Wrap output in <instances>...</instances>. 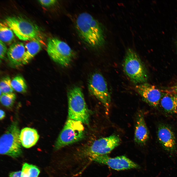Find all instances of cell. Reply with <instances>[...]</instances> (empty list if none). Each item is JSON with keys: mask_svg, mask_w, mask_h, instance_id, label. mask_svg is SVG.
Wrapping results in <instances>:
<instances>
[{"mask_svg": "<svg viewBox=\"0 0 177 177\" xmlns=\"http://www.w3.org/2000/svg\"><path fill=\"white\" fill-rule=\"evenodd\" d=\"M81 122L68 118L55 144L57 150L80 140L84 137V128Z\"/></svg>", "mask_w": 177, "mask_h": 177, "instance_id": "52a82bcc", "label": "cell"}, {"mask_svg": "<svg viewBox=\"0 0 177 177\" xmlns=\"http://www.w3.org/2000/svg\"><path fill=\"white\" fill-rule=\"evenodd\" d=\"M120 137L116 134L100 138L77 153V157L90 159L95 156L106 155L110 153L120 144Z\"/></svg>", "mask_w": 177, "mask_h": 177, "instance_id": "277c9868", "label": "cell"}, {"mask_svg": "<svg viewBox=\"0 0 177 177\" xmlns=\"http://www.w3.org/2000/svg\"><path fill=\"white\" fill-rule=\"evenodd\" d=\"M136 88L146 102L154 107L158 106L163 94L162 91L153 85L146 83L136 85Z\"/></svg>", "mask_w": 177, "mask_h": 177, "instance_id": "8fae6325", "label": "cell"}, {"mask_svg": "<svg viewBox=\"0 0 177 177\" xmlns=\"http://www.w3.org/2000/svg\"><path fill=\"white\" fill-rule=\"evenodd\" d=\"M26 49L25 60L26 64L41 49L42 46L39 40L35 39L30 41L25 45Z\"/></svg>", "mask_w": 177, "mask_h": 177, "instance_id": "e0dca14e", "label": "cell"}, {"mask_svg": "<svg viewBox=\"0 0 177 177\" xmlns=\"http://www.w3.org/2000/svg\"><path fill=\"white\" fill-rule=\"evenodd\" d=\"M13 32L5 23H0V40L8 44L11 43L15 38Z\"/></svg>", "mask_w": 177, "mask_h": 177, "instance_id": "ac0fdd59", "label": "cell"}, {"mask_svg": "<svg viewBox=\"0 0 177 177\" xmlns=\"http://www.w3.org/2000/svg\"><path fill=\"white\" fill-rule=\"evenodd\" d=\"M40 172L36 166L25 163L22 166L21 177H37Z\"/></svg>", "mask_w": 177, "mask_h": 177, "instance_id": "ffe728a7", "label": "cell"}, {"mask_svg": "<svg viewBox=\"0 0 177 177\" xmlns=\"http://www.w3.org/2000/svg\"><path fill=\"white\" fill-rule=\"evenodd\" d=\"M26 49L22 43L18 42L11 45L7 52L10 63L15 66L26 64L25 60Z\"/></svg>", "mask_w": 177, "mask_h": 177, "instance_id": "5bb4252c", "label": "cell"}, {"mask_svg": "<svg viewBox=\"0 0 177 177\" xmlns=\"http://www.w3.org/2000/svg\"><path fill=\"white\" fill-rule=\"evenodd\" d=\"M5 23L16 36L23 41L39 40L41 33L38 27L29 21L18 16H10L5 19Z\"/></svg>", "mask_w": 177, "mask_h": 177, "instance_id": "8992f818", "label": "cell"}, {"mask_svg": "<svg viewBox=\"0 0 177 177\" xmlns=\"http://www.w3.org/2000/svg\"><path fill=\"white\" fill-rule=\"evenodd\" d=\"M16 99V95L13 92L2 93L0 96L1 103L8 108H10L13 106Z\"/></svg>", "mask_w": 177, "mask_h": 177, "instance_id": "44dd1931", "label": "cell"}, {"mask_svg": "<svg viewBox=\"0 0 177 177\" xmlns=\"http://www.w3.org/2000/svg\"><path fill=\"white\" fill-rule=\"evenodd\" d=\"M157 134L159 141L165 150L171 153L176 151V138L170 127L164 124H160L158 127Z\"/></svg>", "mask_w": 177, "mask_h": 177, "instance_id": "7c38bea8", "label": "cell"}, {"mask_svg": "<svg viewBox=\"0 0 177 177\" xmlns=\"http://www.w3.org/2000/svg\"><path fill=\"white\" fill-rule=\"evenodd\" d=\"M173 90L177 91V85L173 87Z\"/></svg>", "mask_w": 177, "mask_h": 177, "instance_id": "484cf974", "label": "cell"}, {"mask_svg": "<svg viewBox=\"0 0 177 177\" xmlns=\"http://www.w3.org/2000/svg\"><path fill=\"white\" fill-rule=\"evenodd\" d=\"M149 137V133L142 112L139 111L136 114L134 133V140L137 144L145 145Z\"/></svg>", "mask_w": 177, "mask_h": 177, "instance_id": "4fadbf2b", "label": "cell"}, {"mask_svg": "<svg viewBox=\"0 0 177 177\" xmlns=\"http://www.w3.org/2000/svg\"><path fill=\"white\" fill-rule=\"evenodd\" d=\"M124 71L131 80L134 83L141 84L145 82L147 75L139 56L133 50H127L123 64Z\"/></svg>", "mask_w": 177, "mask_h": 177, "instance_id": "5b68a950", "label": "cell"}, {"mask_svg": "<svg viewBox=\"0 0 177 177\" xmlns=\"http://www.w3.org/2000/svg\"><path fill=\"white\" fill-rule=\"evenodd\" d=\"M47 50L52 59L63 67L69 66L74 57V52L68 45L56 38L49 39Z\"/></svg>", "mask_w": 177, "mask_h": 177, "instance_id": "ba28073f", "label": "cell"}, {"mask_svg": "<svg viewBox=\"0 0 177 177\" xmlns=\"http://www.w3.org/2000/svg\"><path fill=\"white\" fill-rule=\"evenodd\" d=\"M39 138V135L35 129L26 127L20 131V139L22 145L29 148L35 145Z\"/></svg>", "mask_w": 177, "mask_h": 177, "instance_id": "2e32d148", "label": "cell"}, {"mask_svg": "<svg viewBox=\"0 0 177 177\" xmlns=\"http://www.w3.org/2000/svg\"><path fill=\"white\" fill-rule=\"evenodd\" d=\"M11 82V79L8 76L4 77L1 79L0 82V89L2 93L13 92L14 89Z\"/></svg>", "mask_w": 177, "mask_h": 177, "instance_id": "7402d4cb", "label": "cell"}, {"mask_svg": "<svg viewBox=\"0 0 177 177\" xmlns=\"http://www.w3.org/2000/svg\"><path fill=\"white\" fill-rule=\"evenodd\" d=\"M0 119L2 120L5 117V113L4 111L2 110H0Z\"/></svg>", "mask_w": 177, "mask_h": 177, "instance_id": "d4e9b609", "label": "cell"}, {"mask_svg": "<svg viewBox=\"0 0 177 177\" xmlns=\"http://www.w3.org/2000/svg\"><path fill=\"white\" fill-rule=\"evenodd\" d=\"M89 160L99 163L108 166L111 168L117 170H121L137 168L138 164L124 156L111 158L107 155L96 156Z\"/></svg>", "mask_w": 177, "mask_h": 177, "instance_id": "30bf717a", "label": "cell"}, {"mask_svg": "<svg viewBox=\"0 0 177 177\" xmlns=\"http://www.w3.org/2000/svg\"><path fill=\"white\" fill-rule=\"evenodd\" d=\"M76 27L83 42L89 47L97 48L105 42L104 30L101 24L89 14L83 12L77 16Z\"/></svg>", "mask_w": 177, "mask_h": 177, "instance_id": "6da1fadb", "label": "cell"}, {"mask_svg": "<svg viewBox=\"0 0 177 177\" xmlns=\"http://www.w3.org/2000/svg\"><path fill=\"white\" fill-rule=\"evenodd\" d=\"M11 85L13 89L16 91L21 93L26 92L27 87L24 78L20 75L15 76L11 80Z\"/></svg>", "mask_w": 177, "mask_h": 177, "instance_id": "d6986e66", "label": "cell"}, {"mask_svg": "<svg viewBox=\"0 0 177 177\" xmlns=\"http://www.w3.org/2000/svg\"><path fill=\"white\" fill-rule=\"evenodd\" d=\"M68 118L88 124L89 113L81 88L75 87L68 91Z\"/></svg>", "mask_w": 177, "mask_h": 177, "instance_id": "7a4b0ae2", "label": "cell"}, {"mask_svg": "<svg viewBox=\"0 0 177 177\" xmlns=\"http://www.w3.org/2000/svg\"><path fill=\"white\" fill-rule=\"evenodd\" d=\"M7 51V48L5 44L0 40V58L1 59H2L4 58Z\"/></svg>", "mask_w": 177, "mask_h": 177, "instance_id": "603a6c76", "label": "cell"}, {"mask_svg": "<svg viewBox=\"0 0 177 177\" xmlns=\"http://www.w3.org/2000/svg\"><path fill=\"white\" fill-rule=\"evenodd\" d=\"M88 88L90 94L108 109L111 103V96L107 82L102 74L96 72L91 75L88 81Z\"/></svg>", "mask_w": 177, "mask_h": 177, "instance_id": "9c48e42d", "label": "cell"}, {"mask_svg": "<svg viewBox=\"0 0 177 177\" xmlns=\"http://www.w3.org/2000/svg\"><path fill=\"white\" fill-rule=\"evenodd\" d=\"M20 131L17 122L12 123L1 136L0 152L13 158L18 157L22 153Z\"/></svg>", "mask_w": 177, "mask_h": 177, "instance_id": "3957f363", "label": "cell"}, {"mask_svg": "<svg viewBox=\"0 0 177 177\" xmlns=\"http://www.w3.org/2000/svg\"><path fill=\"white\" fill-rule=\"evenodd\" d=\"M38 1L42 5L46 7H49L54 5L57 1V0H40Z\"/></svg>", "mask_w": 177, "mask_h": 177, "instance_id": "cb8c5ba5", "label": "cell"}, {"mask_svg": "<svg viewBox=\"0 0 177 177\" xmlns=\"http://www.w3.org/2000/svg\"><path fill=\"white\" fill-rule=\"evenodd\" d=\"M159 104L166 113H177V91L173 90L164 92Z\"/></svg>", "mask_w": 177, "mask_h": 177, "instance_id": "9a60e30c", "label": "cell"}]
</instances>
